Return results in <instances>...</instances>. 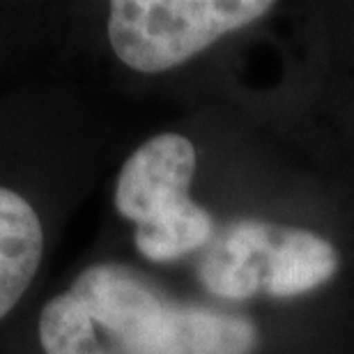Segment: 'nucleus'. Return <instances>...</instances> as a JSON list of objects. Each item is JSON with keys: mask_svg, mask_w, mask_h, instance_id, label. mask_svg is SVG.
Returning <instances> with one entry per match:
<instances>
[{"mask_svg": "<svg viewBox=\"0 0 354 354\" xmlns=\"http://www.w3.org/2000/svg\"><path fill=\"white\" fill-rule=\"evenodd\" d=\"M10 354H251L249 317L184 301L138 269L92 263L12 329Z\"/></svg>", "mask_w": 354, "mask_h": 354, "instance_id": "1", "label": "nucleus"}, {"mask_svg": "<svg viewBox=\"0 0 354 354\" xmlns=\"http://www.w3.org/2000/svg\"><path fill=\"white\" fill-rule=\"evenodd\" d=\"M41 81L0 95V336L37 299L55 239Z\"/></svg>", "mask_w": 354, "mask_h": 354, "instance_id": "2", "label": "nucleus"}, {"mask_svg": "<svg viewBox=\"0 0 354 354\" xmlns=\"http://www.w3.org/2000/svg\"><path fill=\"white\" fill-rule=\"evenodd\" d=\"M196 171L194 140L177 131L145 138L120 168L113 205L147 263L173 265L212 244L214 218L191 196Z\"/></svg>", "mask_w": 354, "mask_h": 354, "instance_id": "3", "label": "nucleus"}, {"mask_svg": "<svg viewBox=\"0 0 354 354\" xmlns=\"http://www.w3.org/2000/svg\"><path fill=\"white\" fill-rule=\"evenodd\" d=\"M272 10L269 0H115L106 14V39L124 67L157 76Z\"/></svg>", "mask_w": 354, "mask_h": 354, "instance_id": "4", "label": "nucleus"}, {"mask_svg": "<svg viewBox=\"0 0 354 354\" xmlns=\"http://www.w3.org/2000/svg\"><path fill=\"white\" fill-rule=\"evenodd\" d=\"M274 225L263 221L232 223L214 244L203 251L198 279L218 299L239 301L265 288V256Z\"/></svg>", "mask_w": 354, "mask_h": 354, "instance_id": "5", "label": "nucleus"}, {"mask_svg": "<svg viewBox=\"0 0 354 354\" xmlns=\"http://www.w3.org/2000/svg\"><path fill=\"white\" fill-rule=\"evenodd\" d=\"M338 272V253L327 239L308 230L274 228L265 256V292L299 297L324 286Z\"/></svg>", "mask_w": 354, "mask_h": 354, "instance_id": "6", "label": "nucleus"}, {"mask_svg": "<svg viewBox=\"0 0 354 354\" xmlns=\"http://www.w3.org/2000/svg\"><path fill=\"white\" fill-rule=\"evenodd\" d=\"M0 28H3V26H0ZM0 46H3V30H0Z\"/></svg>", "mask_w": 354, "mask_h": 354, "instance_id": "7", "label": "nucleus"}]
</instances>
